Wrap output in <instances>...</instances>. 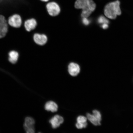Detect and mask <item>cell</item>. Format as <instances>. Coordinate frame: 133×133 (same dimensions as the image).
<instances>
[{
    "instance_id": "obj_1",
    "label": "cell",
    "mask_w": 133,
    "mask_h": 133,
    "mask_svg": "<svg viewBox=\"0 0 133 133\" xmlns=\"http://www.w3.org/2000/svg\"><path fill=\"white\" fill-rule=\"evenodd\" d=\"M75 7L76 9H82V17L88 18L95 10L96 4L93 0H76Z\"/></svg>"
},
{
    "instance_id": "obj_2",
    "label": "cell",
    "mask_w": 133,
    "mask_h": 133,
    "mask_svg": "<svg viewBox=\"0 0 133 133\" xmlns=\"http://www.w3.org/2000/svg\"><path fill=\"white\" fill-rule=\"evenodd\" d=\"M120 4L119 1H117L106 5L104 9L105 15L110 19H115L121 14Z\"/></svg>"
},
{
    "instance_id": "obj_3",
    "label": "cell",
    "mask_w": 133,
    "mask_h": 133,
    "mask_svg": "<svg viewBox=\"0 0 133 133\" xmlns=\"http://www.w3.org/2000/svg\"><path fill=\"white\" fill-rule=\"evenodd\" d=\"M8 24L12 27L18 28L22 24V19L19 15L15 14L10 17L8 20Z\"/></svg>"
},
{
    "instance_id": "obj_4",
    "label": "cell",
    "mask_w": 133,
    "mask_h": 133,
    "mask_svg": "<svg viewBox=\"0 0 133 133\" xmlns=\"http://www.w3.org/2000/svg\"><path fill=\"white\" fill-rule=\"evenodd\" d=\"M46 8L49 14L51 16H57L60 12V8L59 5L55 2H51L48 3L46 5Z\"/></svg>"
},
{
    "instance_id": "obj_5",
    "label": "cell",
    "mask_w": 133,
    "mask_h": 133,
    "mask_svg": "<svg viewBox=\"0 0 133 133\" xmlns=\"http://www.w3.org/2000/svg\"><path fill=\"white\" fill-rule=\"evenodd\" d=\"M35 121L32 118L28 117L25 119L24 128L27 133H34L35 132Z\"/></svg>"
},
{
    "instance_id": "obj_6",
    "label": "cell",
    "mask_w": 133,
    "mask_h": 133,
    "mask_svg": "<svg viewBox=\"0 0 133 133\" xmlns=\"http://www.w3.org/2000/svg\"><path fill=\"white\" fill-rule=\"evenodd\" d=\"M33 39L36 44L42 46L47 42V36L45 35L36 33L33 36Z\"/></svg>"
},
{
    "instance_id": "obj_7",
    "label": "cell",
    "mask_w": 133,
    "mask_h": 133,
    "mask_svg": "<svg viewBox=\"0 0 133 133\" xmlns=\"http://www.w3.org/2000/svg\"><path fill=\"white\" fill-rule=\"evenodd\" d=\"M64 119L62 116L59 115L55 116L49 121L53 128L56 129L59 127L64 122Z\"/></svg>"
},
{
    "instance_id": "obj_8",
    "label": "cell",
    "mask_w": 133,
    "mask_h": 133,
    "mask_svg": "<svg viewBox=\"0 0 133 133\" xmlns=\"http://www.w3.org/2000/svg\"><path fill=\"white\" fill-rule=\"evenodd\" d=\"M80 71V68L78 64L74 63H71L68 66V71L71 76H77Z\"/></svg>"
},
{
    "instance_id": "obj_9",
    "label": "cell",
    "mask_w": 133,
    "mask_h": 133,
    "mask_svg": "<svg viewBox=\"0 0 133 133\" xmlns=\"http://www.w3.org/2000/svg\"><path fill=\"white\" fill-rule=\"evenodd\" d=\"M37 25V22L36 19L33 18L26 20L24 24L25 29L29 32L35 29Z\"/></svg>"
},
{
    "instance_id": "obj_10",
    "label": "cell",
    "mask_w": 133,
    "mask_h": 133,
    "mask_svg": "<svg viewBox=\"0 0 133 133\" xmlns=\"http://www.w3.org/2000/svg\"><path fill=\"white\" fill-rule=\"evenodd\" d=\"M87 119V118L84 116H79L77 118V122L76 124V128L79 129L85 128L88 125Z\"/></svg>"
},
{
    "instance_id": "obj_11",
    "label": "cell",
    "mask_w": 133,
    "mask_h": 133,
    "mask_svg": "<svg viewBox=\"0 0 133 133\" xmlns=\"http://www.w3.org/2000/svg\"><path fill=\"white\" fill-rule=\"evenodd\" d=\"M19 57V53L16 51H11L8 53V60L12 64H16L17 62Z\"/></svg>"
},
{
    "instance_id": "obj_12",
    "label": "cell",
    "mask_w": 133,
    "mask_h": 133,
    "mask_svg": "<svg viewBox=\"0 0 133 133\" xmlns=\"http://www.w3.org/2000/svg\"><path fill=\"white\" fill-rule=\"evenodd\" d=\"M45 109L48 111L55 112L57 111L58 106L56 103L53 101H48L45 105Z\"/></svg>"
},
{
    "instance_id": "obj_13",
    "label": "cell",
    "mask_w": 133,
    "mask_h": 133,
    "mask_svg": "<svg viewBox=\"0 0 133 133\" xmlns=\"http://www.w3.org/2000/svg\"><path fill=\"white\" fill-rule=\"evenodd\" d=\"M87 118L88 120L94 125H101V121H99L94 115L88 114H87Z\"/></svg>"
},
{
    "instance_id": "obj_14",
    "label": "cell",
    "mask_w": 133,
    "mask_h": 133,
    "mask_svg": "<svg viewBox=\"0 0 133 133\" xmlns=\"http://www.w3.org/2000/svg\"><path fill=\"white\" fill-rule=\"evenodd\" d=\"M8 24H0V38L5 37L8 32Z\"/></svg>"
},
{
    "instance_id": "obj_15",
    "label": "cell",
    "mask_w": 133,
    "mask_h": 133,
    "mask_svg": "<svg viewBox=\"0 0 133 133\" xmlns=\"http://www.w3.org/2000/svg\"><path fill=\"white\" fill-rule=\"evenodd\" d=\"M98 22L99 24H109V22L104 17L101 16L98 19Z\"/></svg>"
},
{
    "instance_id": "obj_16",
    "label": "cell",
    "mask_w": 133,
    "mask_h": 133,
    "mask_svg": "<svg viewBox=\"0 0 133 133\" xmlns=\"http://www.w3.org/2000/svg\"><path fill=\"white\" fill-rule=\"evenodd\" d=\"M7 23L5 17L2 15H0V24H4Z\"/></svg>"
},
{
    "instance_id": "obj_17",
    "label": "cell",
    "mask_w": 133,
    "mask_h": 133,
    "mask_svg": "<svg viewBox=\"0 0 133 133\" xmlns=\"http://www.w3.org/2000/svg\"><path fill=\"white\" fill-rule=\"evenodd\" d=\"M82 22L84 25H89L90 23V21L87 18H83Z\"/></svg>"
},
{
    "instance_id": "obj_18",
    "label": "cell",
    "mask_w": 133,
    "mask_h": 133,
    "mask_svg": "<svg viewBox=\"0 0 133 133\" xmlns=\"http://www.w3.org/2000/svg\"><path fill=\"white\" fill-rule=\"evenodd\" d=\"M101 27L104 29H108L109 27V25L107 24H102L101 25Z\"/></svg>"
},
{
    "instance_id": "obj_19",
    "label": "cell",
    "mask_w": 133,
    "mask_h": 133,
    "mask_svg": "<svg viewBox=\"0 0 133 133\" xmlns=\"http://www.w3.org/2000/svg\"><path fill=\"white\" fill-rule=\"evenodd\" d=\"M41 1L43 2H47L49 1V0H41Z\"/></svg>"
}]
</instances>
